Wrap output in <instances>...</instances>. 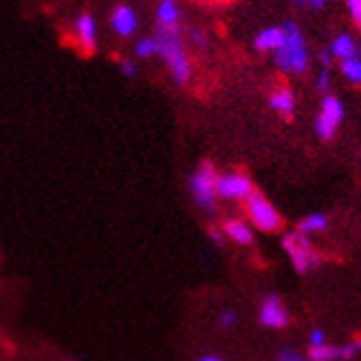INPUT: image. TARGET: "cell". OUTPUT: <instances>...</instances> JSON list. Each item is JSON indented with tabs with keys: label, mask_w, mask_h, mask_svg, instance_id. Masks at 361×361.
Listing matches in <instances>:
<instances>
[{
	"label": "cell",
	"mask_w": 361,
	"mask_h": 361,
	"mask_svg": "<svg viewBox=\"0 0 361 361\" xmlns=\"http://www.w3.org/2000/svg\"><path fill=\"white\" fill-rule=\"evenodd\" d=\"M201 361H225V359H221V357H212V355H209V357H203Z\"/></svg>",
	"instance_id": "30"
},
{
	"label": "cell",
	"mask_w": 361,
	"mask_h": 361,
	"mask_svg": "<svg viewBox=\"0 0 361 361\" xmlns=\"http://www.w3.org/2000/svg\"><path fill=\"white\" fill-rule=\"evenodd\" d=\"M236 322H238V317L233 311H223L219 315V326L221 329H233V326H236Z\"/></svg>",
	"instance_id": "21"
},
{
	"label": "cell",
	"mask_w": 361,
	"mask_h": 361,
	"mask_svg": "<svg viewBox=\"0 0 361 361\" xmlns=\"http://www.w3.org/2000/svg\"><path fill=\"white\" fill-rule=\"evenodd\" d=\"M269 106L282 117H291L295 111V97L288 88H278L276 93H271L269 97Z\"/></svg>",
	"instance_id": "12"
},
{
	"label": "cell",
	"mask_w": 361,
	"mask_h": 361,
	"mask_svg": "<svg viewBox=\"0 0 361 361\" xmlns=\"http://www.w3.org/2000/svg\"><path fill=\"white\" fill-rule=\"evenodd\" d=\"M309 359L311 361H335V359H339V346H331L329 341L322 346H313L309 350Z\"/></svg>",
	"instance_id": "18"
},
{
	"label": "cell",
	"mask_w": 361,
	"mask_h": 361,
	"mask_svg": "<svg viewBox=\"0 0 361 361\" xmlns=\"http://www.w3.org/2000/svg\"><path fill=\"white\" fill-rule=\"evenodd\" d=\"M326 227H329L326 216H324V214H309L300 223V233H304V236H311V233H319Z\"/></svg>",
	"instance_id": "17"
},
{
	"label": "cell",
	"mask_w": 361,
	"mask_h": 361,
	"mask_svg": "<svg viewBox=\"0 0 361 361\" xmlns=\"http://www.w3.org/2000/svg\"><path fill=\"white\" fill-rule=\"evenodd\" d=\"M322 344H326V333H324L322 329H313L309 333V346H322Z\"/></svg>",
	"instance_id": "24"
},
{
	"label": "cell",
	"mask_w": 361,
	"mask_h": 361,
	"mask_svg": "<svg viewBox=\"0 0 361 361\" xmlns=\"http://www.w3.org/2000/svg\"><path fill=\"white\" fill-rule=\"evenodd\" d=\"M245 207H247V216L249 221L254 223L260 231H278L282 225V219L278 209L271 205L267 198L258 192H251L245 198Z\"/></svg>",
	"instance_id": "4"
},
{
	"label": "cell",
	"mask_w": 361,
	"mask_h": 361,
	"mask_svg": "<svg viewBox=\"0 0 361 361\" xmlns=\"http://www.w3.org/2000/svg\"><path fill=\"white\" fill-rule=\"evenodd\" d=\"M282 42H284V27H269V29L260 31L256 35V40H254L256 49L264 51V53L267 51H276Z\"/></svg>",
	"instance_id": "13"
},
{
	"label": "cell",
	"mask_w": 361,
	"mask_h": 361,
	"mask_svg": "<svg viewBox=\"0 0 361 361\" xmlns=\"http://www.w3.org/2000/svg\"><path fill=\"white\" fill-rule=\"evenodd\" d=\"M223 236H225L223 231H219V229H209V238H212L216 245H221V243H223Z\"/></svg>",
	"instance_id": "29"
},
{
	"label": "cell",
	"mask_w": 361,
	"mask_h": 361,
	"mask_svg": "<svg viewBox=\"0 0 361 361\" xmlns=\"http://www.w3.org/2000/svg\"><path fill=\"white\" fill-rule=\"evenodd\" d=\"M157 44L159 53L164 56L166 64L170 66V73L178 84H188L192 75V64L185 56L183 42H180L178 25H157Z\"/></svg>",
	"instance_id": "1"
},
{
	"label": "cell",
	"mask_w": 361,
	"mask_h": 361,
	"mask_svg": "<svg viewBox=\"0 0 361 361\" xmlns=\"http://www.w3.org/2000/svg\"><path fill=\"white\" fill-rule=\"evenodd\" d=\"M137 56L139 58H152L154 53H159V44H157V40L154 38H143L139 44H137Z\"/></svg>",
	"instance_id": "19"
},
{
	"label": "cell",
	"mask_w": 361,
	"mask_h": 361,
	"mask_svg": "<svg viewBox=\"0 0 361 361\" xmlns=\"http://www.w3.org/2000/svg\"><path fill=\"white\" fill-rule=\"evenodd\" d=\"M111 23H113V29H115L119 35H123V38H128V35H133L135 29H137V13H135L130 7L119 5V7L113 11Z\"/></svg>",
	"instance_id": "10"
},
{
	"label": "cell",
	"mask_w": 361,
	"mask_h": 361,
	"mask_svg": "<svg viewBox=\"0 0 361 361\" xmlns=\"http://www.w3.org/2000/svg\"><path fill=\"white\" fill-rule=\"evenodd\" d=\"M75 35L84 53H93L97 44V27L90 13H82L75 23Z\"/></svg>",
	"instance_id": "9"
},
{
	"label": "cell",
	"mask_w": 361,
	"mask_h": 361,
	"mask_svg": "<svg viewBox=\"0 0 361 361\" xmlns=\"http://www.w3.org/2000/svg\"><path fill=\"white\" fill-rule=\"evenodd\" d=\"M274 58L284 73H293V75L306 73V68L311 64L309 47H306L304 35L295 23L284 25V42L274 51Z\"/></svg>",
	"instance_id": "2"
},
{
	"label": "cell",
	"mask_w": 361,
	"mask_h": 361,
	"mask_svg": "<svg viewBox=\"0 0 361 361\" xmlns=\"http://www.w3.org/2000/svg\"><path fill=\"white\" fill-rule=\"evenodd\" d=\"M282 245H284V251L288 254V258H291L298 274H306V271L315 267L317 256L311 247L309 236H304V233H300V231L288 233V236H284Z\"/></svg>",
	"instance_id": "5"
},
{
	"label": "cell",
	"mask_w": 361,
	"mask_h": 361,
	"mask_svg": "<svg viewBox=\"0 0 361 361\" xmlns=\"http://www.w3.org/2000/svg\"><path fill=\"white\" fill-rule=\"evenodd\" d=\"M216 178H219V174H216L212 164H201V166H198V170L192 174L190 192H192L198 207L214 209L216 198H219V194H216Z\"/></svg>",
	"instance_id": "3"
},
{
	"label": "cell",
	"mask_w": 361,
	"mask_h": 361,
	"mask_svg": "<svg viewBox=\"0 0 361 361\" xmlns=\"http://www.w3.org/2000/svg\"><path fill=\"white\" fill-rule=\"evenodd\" d=\"M258 319L267 329H284L288 324V311L278 295H269V298H264V302L260 306Z\"/></svg>",
	"instance_id": "8"
},
{
	"label": "cell",
	"mask_w": 361,
	"mask_h": 361,
	"mask_svg": "<svg viewBox=\"0 0 361 361\" xmlns=\"http://www.w3.org/2000/svg\"><path fill=\"white\" fill-rule=\"evenodd\" d=\"M319 62H322L324 68H331V64H333V53L324 49V51L319 53Z\"/></svg>",
	"instance_id": "27"
},
{
	"label": "cell",
	"mask_w": 361,
	"mask_h": 361,
	"mask_svg": "<svg viewBox=\"0 0 361 361\" xmlns=\"http://www.w3.org/2000/svg\"><path fill=\"white\" fill-rule=\"evenodd\" d=\"M326 3H329V0H293V5H295V7L313 9V11H317V9H322V7H326Z\"/></svg>",
	"instance_id": "23"
},
{
	"label": "cell",
	"mask_w": 361,
	"mask_h": 361,
	"mask_svg": "<svg viewBox=\"0 0 361 361\" xmlns=\"http://www.w3.org/2000/svg\"><path fill=\"white\" fill-rule=\"evenodd\" d=\"M357 353H361V339H353L348 344L339 346V359H353Z\"/></svg>",
	"instance_id": "20"
},
{
	"label": "cell",
	"mask_w": 361,
	"mask_h": 361,
	"mask_svg": "<svg viewBox=\"0 0 361 361\" xmlns=\"http://www.w3.org/2000/svg\"><path fill=\"white\" fill-rule=\"evenodd\" d=\"M276 361H309L304 355H300L298 350H291V348H282L278 353V359Z\"/></svg>",
	"instance_id": "22"
},
{
	"label": "cell",
	"mask_w": 361,
	"mask_h": 361,
	"mask_svg": "<svg viewBox=\"0 0 361 361\" xmlns=\"http://www.w3.org/2000/svg\"><path fill=\"white\" fill-rule=\"evenodd\" d=\"M180 9L176 5V0H161V5L157 9V20L159 25H178Z\"/></svg>",
	"instance_id": "15"
},
{
	"label": "cell",
	"mask_w": 361,
	"mask_h": 361,
	"mask_svg": "<svg viewBox=\"0 0 361 361\" xmlns=\"http://www.w3.org/2000/svg\"><path fill=\"white\" fill-rule=\"evenodd\" d=\"M341 117H344V106H341V102L337 97H324L322 111L315 119V133L322 139H333L341 123Z\"/></svg>",
	"instance_id": "7"
},
{
	"label": "cell",
	"mask_w": 361,
	"mask_h": 361,
	"mask_svg": "<svg viewBox=\"0 0 361 361\" xmlns=\"http://www.w3.org/2000/svg\"><path fill=\"white\" fill-rule=\"evenodd\" d=\"M190 35H192V40H194L198 47H205V42H207V40H205V33H201L198 29H192V31H190Z\"/></svg>",
	"instance_id": "28"
},
{
	"label": "cell",
	"mask_w": 361,
	"mask_h": 361,
	"mask_svg": "<svg viewBox=\"0 0 361 361\" xmlns=\"http://www.w3.org/2000/svg\"><path fill=\"white\" fill-rule=\"evenodd\" d=\"M251 192H254L251 178L243 172H227L216 178V194L225 201H245Z\"/></svg>",
	"instance_id": "6"
},
{
	"label": "cell",
	"mask_w": 361,
	"mask_h": 361,
	"mask_svg": "<svg viewBox=\"0 0 361 361\" xmlns=\"http://www.w3.org/2000/svg\"><path fill=\"white\" fill-rule=\"evenodd\" d=\"M66 361H78V359H66Z\"/></svg>",
	"instance_id": "31"
},
{
	"label": "cell",
	"mask_w": 361,
	"mask_h": 361,
	"mask_svg": "<svg viewBox=\"0 0 361 361\" xmlns=\"http://www.w3.org/2000/svg\"><path fill=\"white\" fill-rule=\"evenodd\" d=\"M223 233L236 245H251V240H254V231H251V227L245 221H238V219L227 221L225 227H223Z\"/></svg>",
	"instance_id": "11"
},
{
	"label": "cell",
	"mask_w": 361,
	"mask_h": 361,
	"mask_svg": "<svg viewBox=\"0 0 361 361\" xmlns=\"http://www.w3.org/2000/svg\"><path fill=\"white\" fill-rule=\"evenodd\" d=\"M119 68H121V73H123V75H128V78L135 75V64H133L130 60H121V62H119Z\"/></svg>",
	"instance_id": "26"
},
{
	"label": "cell",
	"mask_w": 361,
	"mask_h": 361,
	"mask_svg": "<svg viewBox=\"0 0 361 361\" xmlns=\"http://www.w3.org/2000/svg\"><path fill=\"white\" fill-rule=\"evenodd\" d=\"M331 53H333V58H337V60H346V58L357 56L359 49H357V42L350 38L348 33H341V35H337V38L333 40Z\"/></svg>",
	"instance_id": "14"
},
{
	"label": "cell",
	"mask_w": 361,
	"mask_h": 361,
	"mask_svg": "<svg viewBox=\"0 0 361 361\" xmlns=\"http://www.w3.org/2000/svg\"><path fill=\"white\" fill-rule=\"evenodd\" d=\"M331 86V71L329 68H322L319 75H317V88L319 90H329Z\"/></svg>",
	"instance_id": "25"
},
{
	"label": "cell",
	"mask_w": 361,
	"mask_h": 361,
	"mask_svg": "<svg viewBox=\"0 0 361 361\" xmlns=\"http://www.w3.org/2000/svg\"><path fill=\"white\" fill-rule=\"evenodd\" d=\"M339 68H341V73H344V78L350 84H357V86L361 84V56H359V53L353 58L339 60Z\"/></svg>",
	"instance_id": "16"
}]
</instances>
